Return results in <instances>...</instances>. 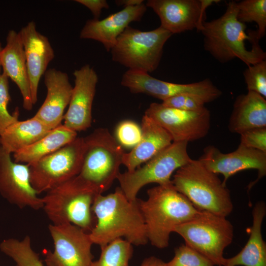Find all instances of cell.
<instances>
[{
    "mask_svg": "<svg viewBox=\"0 0 266 266\" xmlns=\"http://www.w3.org/2000/svg\"><path fill=\"white\" fill-rule=\"evenodd\" d=\"M147 199H137L138 204L151 244L159 249L169 245L170 235L175 228L192 219L199 212L172 183L148 189Z\"/></svg>",
    "mask_w": 266,
    "mask_h": 266,
    "instance_id": "3957f363",
    "label": "cell"
},
{
    "mask_svg": "<svg viewBox=\"0 0 266 266\" xmlns=\"http://www.w3.org/2000/svg\"><path fill=\"white\" fill-rule=\"evenodd\" d=\"M252 225L249 237L242 250L234 256L225 258L222 266H266V244L262 234V225L266 214V205L258 202L252 210Z\"/></svg>",
    "mask_w": 266,
    "mask_h": 266,
    "instance_id": "cb8c5ba5",
    "label": "cell"
},
{
    "mask_svg": "<svg viewBox=\"0 0 266 266\" xmlns=\"http://www.w3.org/2000/svg\"><path fill=\"white\" fill-rule=\"evenodd\" d=\"M144 114L164 128L172 142L199 140L206 136L210 128V112L205 107L200 110L186 111L153 102Z\"/></svg>",
    "mask_w": 266,
    "mask_h": 266,
    "instance_id": "7c38bea8",
    "label": "cell"
},
{
    "mask_svg": "<svg viewBox=\"0 0 266 266\" xmlns=\"http://www.w3.org/2000/svg\"><path fill=\"white\" fill-rule=\"evenodd\" d=\"M115 138L123 147L133 148L140 141L142 131L141 127L132 120H124L117 125Z\"/></svg>",
    "mask_w": 266,
    "mask_h": 266,
    "instance_id": "d6a6232c",
    "label": "cell"
},
{
    "mask_svg": "<svg viewBox=\"0 0 266 266\" xmlns=\"http://www.w3.org/2000/svg\"><path fill=\"white\" fill-rule=\"evenodd\" d=\"M240 144L266 152V127L246 131L240 134Z\"/></svg>",
    "mask_w": 266,
    "mask_h": 266,
    "instance_id": "e575fe53",
    "label": "cell"
},
{
    "mask_svg": "<svg viewBox=\"0 0 266 266\" xmlns=\"http://www.w3.org/2000/svg\"><path fill=\"white\" fill-rule=\"evenodd\" d=\"M0 250L15 262V266H44L38 254L33 250L29 235L22 240H3L0 243Z\"/></svg>",
    "mask_w": 266,
    "mask_h": 266,
    "instance_id": "4316f807",
    "label": "cell"
},
{
    "mask_svg": "<svg viewBox=\"0 0 266 266\" xmlns=\"http://www.w3.org/2000/svg\"><path fill=\"white\" fill-rule=\"evenodd\" d=\"M243 74L248 91L254 92L266 98V60L248 66Z\"/></svg>",
    "mask_w": 266,
    "mask_h": 266,
    "instance_id": "f546056e",
    "label": "cell"
},
{
    "mask_svg": "<svg viewBox=\"0 0 266 266\" xmlns=\"http://www.w3.org/2000/svg\"><path fill=\"white\" fill-rule=\"evenodd\" d=\"M140 266H167L166 263L155 256L145 259Z\"/></svg>",
    "mask_w": 266,
    "mask_h": 266,
    "instance_id": "8d00e7d4",
    "label": "cell"
},
{
    "mask_svg": "<svg viewBox=\"0 0 266 266\" xmlns=\"http://www.w3.org/2000/svg\"><path fill=\"white\" fill-rule=\"evenodd\" d=\"M237 12V2L230 1L221 16L203 22L200 31L205 50L221 63L238 58L249 66L265 60L266 54L259 44L256 31L247 34Z\"/></svg>",
    "mask_w": 266,
    "mask_h": 266,
    "instance_id": "7a4b0ae2",
    "label": "cell"
},
{
    "mask_svg": "<svg viewBox=\"0 0 266 266\" xmlns=\"http://www.w3.org/2000/svg\"><path fill=\"white\" fill-rule=\"evenodd\" d=\"M164 105L186 111H198L205 107L206 103L202 99L193 95H180L162 101Z\"/></svg>",
    "mask_w": 266,
    "mask_h": 266,
    "instance_id": "836d02e7",
    "label": "cell"
},
{
    "mask_svg": "<svg viewBox=\"0 0 266 266\" xmlns=\"http://www.w3.org/2000/svg\"><path fill=\"white\" fill-rule=\"evenodd\" d=\"M132 244L126 240L118 238L100 248L99 259L90 266H129L133 254Z\"/></svg>",
    "mask_w": 266,
    "mask_h": 266,
    "instance_id": "83f0119b",
    "label": "cell"
},
{
    "mask_svg": "<svg viewBox=\"0 0 266 266\" xmlns=\"http://www.w3.org/2000/svg\"><path fill=\"white\" fill-rule=\"evenodd\" d=\"M218 0H149L147 7L159 16L160 26L172 34L196 29L205 22L206 8Z\"/></svg>",
    "mask_w": 266,
    "mask_h": 266,
    "instance_id": "2e32d148",
    "label": "cell"
},
{
    "mask_svg": "<svg viewBox=\"0 0 266 266\" xmlns=\"http://www.w3.org/2000/svg\"><path fill=\"white\" fill-rule=\"evenodd\" d=\"M141 138L128 153L124 152L122 164L131 172L152 158L172 142L169 134L144 114L141 120Z\"/></svg>",
    "mask_w": 266,
    "mask_h": 266,
    "instance_id": "7402d4cb",
    "label": "cell"
},
{
    "mask_svg": "<svg viewBox=\"0 0 266 266\" xmlns=\"http://www.w3.org/2000/svg\"><path fill=\"white\" fill-rule=\"evenodd\" d=\"M19 33L26 58L32 100L34 105L37 100L40 78L54 59V52L48 38L36 30L33 21L29 22Z\"/></svg>",
    "mask_w": 266,
    "mask_h": 266,
    "instance_id": "ac0fdd59",
    "label": "cell"
},
{
    "mask_svg": "<svg viewBox=\"0 0 266 266\" xmlns=\"http://www.w3.org/2000/svg\"><path fill=\"white\" fill-rule=\"evenodd\" d=\"M0 61L3 73L18 86L23 99L25 109L30 110L33 104L27 71L26 58L19 33L9 31L6 44L2 49Z\"/></svg>",
    "mask_w": 266,
    "mask_h": 266,
    "instance_id": "44dd1931",
    "label": "cell"
},
{
    "mask_svg": "<svg viewBox=\"0 0 266 266\" xmlns=\"http://www.w3.org/2000/svg\"><path fill=\"white\" fill-rule=\"evenodd\" d=\"M48 230L54 249L46 254L47 266H90L94 256L89 233L72 224H52Z\"/></svg>",
    "mask_w": 266,
    "mask_h": 266,
    "instance_id": "4fadbf2b",
    "label": "cell"
},
{
    "mask_svg": "<svg viewBox=\"0 0 266 266\" xmlns=\"http://www.w3.org/2000/svg\"><path fill=\"white\" fill-rule=\"evenodd\" d=\"M51 130L33 116L8 127L0 135V146L14 154L35 143Z\"/></svg>",
    "mask_w": 266,
    "mask_h": 266,
    "instance_id": "484cf974",
    "label": "cell"
},
{
    "mask_svg": "<svg viewBox=\"0 0 266 266\" xmlns=\"http://www.w3.org/2000/svg\"><path fill=\"white\" fill-rule=\"evenodd\" d=\"M118 6H123L124 7L140 5L143 3V0H115Z\"/></svg>",
    "mask_w": 266,
    "mask_h": 266,
    "instance_id": "74e56055",
    "label": "cell"
},
{
    "mask_svg": "<svg viewBox=\"0 0 266 266\" xmlns=\"http://www.w3.org/2000/svg\"><path fill=\"white\" fill-rule=\"evenodd\" d=\"M171 35L161 26L145 32L128 26L110 50L112 60L129 69L151 72L159 66L164 45Z\"/></svg>",
    "mask_w": 266,
    "mask_h": 266,
    "instance_id": "ba28073f",
    "label": "cell"
},
{
    "mask_svg": "<svg viewBox=\"0 0 266 266\" xmlns=\"http://www.w3.org/2000/svg\"><path fill=\"white\" fill-rule=\"evenodd\" d=\"M237 19L244 23L255 22L258 26L256 31L260 40L266 33V0H244L237 2Z\"/></svg>",
    "mask_w": 266,
    "mask_h": 266,
    "instance_id": "f1b7e54d",
    "label": "cell"
},
{
    "mask_svg": "<svg viewBox=\"0 0 266 266\" xmlns=\"http://www.w3.org/2000/svg\"><path fill=\"white\" fill-rule=\"evenodd\" d=\"M0 195L10 203L22 209H42L41 198L33 188L28 164L18 163L0 146Z\"/></svg>",
    "mask_w": 266,
    "mask_h": 266,
    "instance_id": "9a60e30c",
    "label": "cell"
},
{
    "mask_svg": "<svg viewBox=\"0 0 266 266\" xmlns=\"http://www.w3.org/2000/svg\"><path fill=\"white\" fill-rule=\"evenodd\" d=\"M173 232L184 239L185 244L220 266L224 250L233 237V226L226 217L204 211L176 227Z\"/></svg>",
    "mask_w": 266,
    "mask_h": 266,
    "instance_id": "52a82bcc",
    "label": "cell"
},
{
    "mask_svg": "<svg viewBox=\"0 0 266 266\" xmlns=\"http://www.w3.org/2000/svg\"><path fill=\"white\" fill-rule=\"evenodd\" d=\"M84 150V137H77L54 152L28 165L31 185L38 195L78 175Z\"/></svg>",
    "mask_w": 266,
    "mask_h": 266,
    "instance_id": "30bf717a",
    "label": "cell"
},
{
    "mask_svg": "<svg viewBox=\"0 0 266 266\" xmlns=\"http://www.w3.org/2000/svg\"><path fill=\"white\" fill-rule=\"evenodd\" d=\"M146 9L147 6L143 3L124 7L100 20L94 18L89 20L82 28L80 37L98 41L102 44L106 51H109L129 24L140 21Z\"/></svg>",
    "mask_w": 266,
    "mask_h": 266,
    "instance_id": "ffe728a7",
    "label": "cell"
},
{
    "mask_svg": "<svg viewBox=\"0 0 266 266\" xmlns=\"http://www.w3.org/2000/svg\"><path fill=\"white\" fill-rule=\"evenodd\" d=\"M77 133L62 124L39 140L13 154L14 161L30 165L72 141Z\"/></svg>",
    "mask_w": 266,
    "mask_h": 266,
    "instance_id": "d4e9b609",
    "label": "cell"
},
{
    "mask_svg": "<svg viewBox=\"0 0 266 266\" xmlns=\"http://www.w3.org/2000/svg\"><path fill=\"white\" fill-rule=\"evenodd\" d=\"M44 75L47 95L33 117L52 130L61 125L64 119L65 110L69 103L73 87L66 72L50 68Z\"/></svg>",
    "mask_w": 266,
    "mask_h": 266,
    "instance_id": "d6986e66",
    "label": "cell"
},
{
    "mask_svg": "<svg viewBox=\"0 0 266 266\" xmlns=\"http://www.w3.org/2000/svg\"><path fill=\"white\" fill-rule=\"evenodd\" d=\"M96 224L89 233L93 243L100 248L118 238L125 237L132 245L148 242L146 227L137 198L129 200L120 187L114 193L99 195L92 206Z\"/></svg>",
    "mask_w": 266,
    "mask_h": 266,
    "instance_id": "6da1fadb",
    "label": "cell"
},
{
    "mask_svg": "<svg viewBox=\"0 0 266 266\" xmlns=\"http://www.w3.org/2000/svg\"><path fill=\"white\" fill-rule=\"evenodd\" d=\"M82 164L78 174L102 194L120 173L123 147L106 128L95 129L84 137Z\"/></svg>",
    "mask_w": 266,
    "mask_h": 266,
    "instance_id": "8992f818",
    "label": "cell"
},
{
    "mask_svg": "<svg viewBox=\"0 0 266 266\" xmlns=\"http://www.w3.org/2000/svg\"><path fill=\"white\" fill-rule=\"evenodd\" d=\"M100 194L78 175L47 192L42 209L52 224H72L90 233L96 222L92 206Z\"/></svg>",
    "mask_w": 266,
    "mask_h": 266,
    "instance_id": "277c9868",
    "label": "cell"
},
{
    "mask_svg": "<svg viewBox=\"0 0 266 266\" xmlns=\"http://www.w3.org/2000/svg\"><path fill=\"white\" fill-rule=\"evenodd\" d=\"M188 143L172 142L142 166L131 172H120L117 179L126 198L135 200L139 191L150 183L161 185L171 183L172 173L192 159L187 151Z\"/></svg>",
    "mask_w": 266,
    "mask_h": 266,
    "instance_id": "9c48e42d",
    "label": "cell"
},
{
    "mask_svg": "<svg viewBox=\"0 0 266 266\" xmlns=\"http://www.w3.org/2000/svg\"><path fill=\"white\" fill-rule=\"evenodd\" d=\"M73 74L75 85L68 109L64 114L63 125L77 133L91 126L92 105L98 76L89 65L75 70Z\"/></svg>",
    "mask_w": 266,
    "mask_h": 266,
    "instance_id": "e0dca14e",
    "label": "cell"
},
{
    "mask_svg": "<svg viewBox=\"0 0 266 266\" xmlns=\"http://www.w3.org/2000/svg\"><path fill=\"white\" fill-rule=\"evenodd\" d=\"M208 170L224 177L223 183L235 173L246 169H257V179L250 183L249 189L266 175V152L247 147L240 144L234 151L222 153L213 145L204 148L202 155L198 159Z\"/></svg>",
    "mask_w": 266,
    "mask_h": 266,
    "instance_id": "5bb4252c",
    "label": "cell"
},
{
    "mask_svg": "<svg viewBox=\"0 0 266 266\" xmlns=\"http://www.w3.org/2000/svg\"><path fill=\"white\" fill-rule=\"evenodd\" d=\"M75 1L87 7L94 16V19H99L103 8H109V5L105 0H76Z\"/></svg>",
    "mask_w": 266,
    "mask_h": 266,
    "instance_id": "d590c367",
    "label": "cell"
},
{
    "mask_svg": "<svg viewBox=\"0 0 266 266\" xmlns=\"http://www.w3.org/2000/svg\"><path fill=\"white\" fill-rule=\"evenodd\" d=\"M263 127H266V98L252 91L238 96L229 118V130L240 134L250 129Z\"/></svg>",
    "mask_w": 266,
    "mask_h": 266,
    "instance_id": "603a6c76",
    "label": "cell"
},
{
    "mask_svg": "<svg viewBox=\"0 0 266 266\" xmlns=\"http://www.w3.org/2000/svg\"><path fill=\"white\" fill-rule=\"evenodd\" d=\"M167 266H214L207 258L187 245L182 244L176 248L174 256Z\"/></svg>",
    "mask_w": 266,
    "mask_h": 266,
    "instance_id": "4dcf8cb0",
    "label": "cell"
},
{
    "mask_svg": "<svg viewBox=\"0 0 266 266\" xmlns=\"http://www.w3.org/2000/svg\"><path fill=\"white\" fill-rule=\"evenodd\" d=\"M10 100L8 78L2 72L0 76V135L8 127L19 120L18 109L12 114L8 110Z\"/></svg>",
    "mask_w": 266,
    "mask_h": 266,
    "instance_id": "1f68e13d",
    "label": "cell"
},
{
    "mask_svg": "<svg viewBox=\"0 0 266 266\" xmlns=\"http://www.w3.org/2000/svg\"><path fill=\"white\" fill-rule=\"evenodd\" d=\"M171 183L199 211L226 217L233 210L230 192L218 174L193 160L178 169Z\"/></svg>",
    "mask_w": 266,
    "mask_h": 266,
    "instance_id": "5b68a950",
    "label": "cell"
},
{
    "mask_svg": "<svg viewBox=\"0 0 266 266\" xmlns=\"http://www.w3.org/2000/svg\"><path fill=\"white\" fill-rule=\"evenodd\" d=\"M121 84L133 93L145 94L162 101L177 95H189L198 97L207 103L222 94L209 78L192 83L178 84L155 78L147 72L131 69L123 75Z\"/></svg>",
    "mask_w": 266,
    "mask_h": 266,
    "instance_id": "8fae6325",
    "label": "cell"
},
{
    "mask_svg": "<svg viewBox=\"0 0 266 266\" xmlns=\"http://www.w3.org/2000/svg\"><path fill=\"white\" fill-rule=\"evenodd\" d=\"M2 48H3L2 47L1 43L0 42V76L1 74V73H0V70H1V61H0V54H1V52L2 51Z\"/></svg>",
    "mask_w": 266,
    "mask_h": 266,
    "instance_id": "f35d334b",
    "label": "cell"
}]
</instances>
